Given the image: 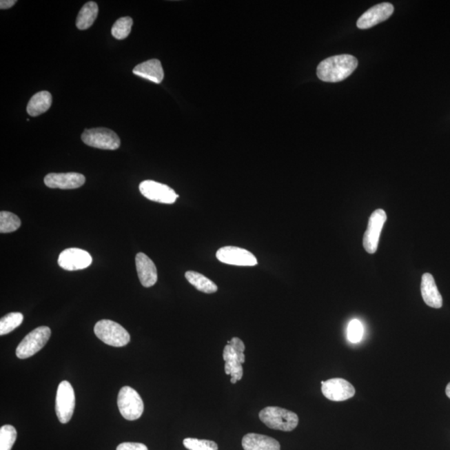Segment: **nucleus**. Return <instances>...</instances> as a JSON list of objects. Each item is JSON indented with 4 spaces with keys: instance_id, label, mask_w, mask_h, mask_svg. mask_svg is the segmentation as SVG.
<instances>
[{
    "instance_id": "dca6fc26",
    "label": "nucleus",
    "mask_w": 450,
    "mask_h": 450,
    "mask_svg": "<svg viewBox=\"0 0 450 450\" xmlns=\"http://www.w3.org/2000/svg\"><path fill=\"white\" fill-rule=\"evenodd\" d=\"M421 294L425 304L429 307L440 309L443 305V298L432 274L425 273L422 276Z\"/></svg>"
},
{
    "instance_id": "b1692460",
    "label": "nucleus",
    "mask_w": 450,
    "mask_h": 450,
    "mask_svg": "<svg viewBox=\"0 0 450 450\" xmlns=\"http://www.w3.org/2000/svg\"><path fill=\"white\" fill-rule=\"evenodd\" d=\"M17 438L14 426L6 425L0 428V450H11Z\"/></svg>"
},
{
    "instance_id": "aec40b11",
    "label": "nucleus",
    "mask_w": 450,
    "mask_h": 450,
    "mask_svg": "<svg viewBox=\"0 0 450 450\" xmlns=\"http://www.w3.org/2000/svg\"><path fill=\"white\" fill-rule=\"evenodd\" d=\"M99 14V7L96 3L91 1L82 7L77 16L76 26L79 30H85L93 25Z\"/></svg>"
},
{
    "instance_id": "f8f14e48",
    "label": "nucleus",
    "mask_w": 450,
    "mask_h": 450,
    "mask_svg": "<svg viewBox=\"0 0 450 450\" xmlns=\"http://www.w3.org/2000/svg\"><path fill=\"white\" fill-rule=\"evenodd\" d=\"M322 393L328 400L341 402L350 399L356 394V389L346 380L334 378L322 385Z\"/></svg>"
},
{
    "instance_id": "f257e3e1",
    "label": "nucleus",
    "mask_w": 450,
    "mask_h": 450,
    "mask_svg": "<svg viewBox=\"0 0 450 450\" xmlns=\"http://www.w3.org/2000/svg\"><path fill=\"white\" fill-rule=\"evenodd\" d=\"M357 66L358 61L352 55H336L325 59L318 65L317 75L322 81L340 82L351 75Z\"/></svg>"
},
{
    "instance_id": "6ab92c4d",
    "label": "nucleus",
    "mask_w": 450,
    "mask_h": 450,
    "mask_svg": "<svg viewBox=\"0 0 450 450\" xmlns=\"http://www.w3.org/2000/svg\"><path fill=\"white\" fill-rule=\"evenodd\" d=\"M52 105V95L48 91H41L30 99L27 112L32 117L39 116L49 110Z\"/></svg>"
},
{
    "instance_id": "cd10ccee",
    "label": "nucleus",
    "mask_w": 450,
    "mask_h": 450,
    "mask_svg": "<svg viewBox=\"0 0 450 450\" xmlns=\"http://www.w3.org/2000/svg\"><path fill=\"white\" fill-rule=\"evenodd\" d=\"M116 450H149L145 444L141 443H122L119 444Z\"/></svg>"
},
{
    "instance_id": "2eb2a0df",
    "label": "nucleus",
    "mask_w": 450,
    "mask_h": 450,
    "mask_svg": "<svg viewBox=\"0 0 450 450\" xmlns=\"http://www.w3.org/2000/svg\"><path fill=\"white\" fill-rule=\"evenodd\" d=\"M135 264L141 285L145 288L154 286L158 280L156 266L145 254L139 253L135 257Z\"/></svg>"
},
{
    "instance_id": "0eeeda50",
    "label": "nucleus",
    "mask_w": 450,
    "mask_h": 450,
    "mask_svg": "<svg viewBox=\"0 0 450 450\" xmlns=\"http://www.w3.org/2000/svg\"><path fill=\"white\" fill-rule=\"evenodd\" d=\"M75 408L74 390L70 382L62 381L59 384L57 394V415L59 422L67 424L70 422Z\"/></svg>"
},
{
    "instance_id": "a211bd4d",
    "label": "nucleus",
    "mask_w": 450,
    "mask_h": 450,
    "mask_svg": "<svg viewBox=\"0 0 450 450\" xmlns=\"http://www.w3.org/2000/svg\"><path fill=\"white\" fill-rule=\"evenodd\" d=\"M133 73L139 77L148 79L155 83H161L165 77L164 70L158 59H150L139 63L133 70Z\"/></svg>"
},
{
    "instance_id": "423d86ee",
    "label": "nucleus",
    "mask_w": 450,
    "mask_h": 450,
    "mask_svg": "<svg viewBox=\"0 0 450 450\" xmlns=\"http://www.w3.org/2000/svg\"><path fill=\"white\" fill-rule=\"evenodd\" d=\"M81 139L87 145L105 150H117L121 143L118 135L106 128L86 130Z\"/></svg>"
},
{
    "instance_id": "39448f33",
    "label": "nucleus",
    "mask_w": 450,
    "mask_h": 450,
    "mask_svg": "<svg viewBox=\"0 0 450 450\" xmlns=\"http://www.w3.org/2000/svg\"><path fill=\"white\" fill-rule=\"evenodd\" d=\"M51 336V330L47 326H41L23 338L16 349V356L21 360L34 356L45 347Z\"/></svg>"
},
{
    "instance_id": "5701e85b",
    "label": "nucleus",
    "mask_w": 450,
    "mask_h": 450,
    "mask_svg": "<svg viewBox=\"0 0 450 450\" xmlns=\"http://www.w3.org/2000/svg\"><path fill=\"white\" fill-rule=\"evenodd\" d=\"M21 221L17 215L13 213L1 211L0 213V232L2 234L12 233L19 229Z\"/></svg>"
},
{
    "instance_id": "bb28decb",
    "label": "nucleus",
    "mask_w": 450,
    "mask_h": 450,
    "mask_svg": "<svg viewBox=\"0 0 450 450\" xmlns=\"http://www.w3.org/2000/svg\"><path fill=\"white\" fill-rule=\"evenodd\" d=\"M364 334V327L362 323L358 320L350 321L347 329L348 340L351 343H358L362 340Z\"/></svg>"
},
{
    "instance_id": "20e7f679",
    "label": "nucleus",
    "mask_w": 450,
    "mask_h": 450,
    "mask_svg": "<svg viewBox=\"0 0 450 450\" xmlns=\"http://www.w3.org/2000/svg\"><path fill=\"white\" fill-rule=\"evenodd\" d=\"M118 406L121 416L130 421L139 419L145 409L142 398L136 390L130 386H125L119 391Z\"/></svg>"
},
{
    "instance_id": "393cba45",
    "label": "nucleus",
    "mask_w": 450,
    "mask_h": 450,
    "mask_svg": "<svg viewBox=\"0 0 450 450\" xmlns=\"http://www.w3.org/2000/svg\"><path fill=\"white\" fill-rule=\"evenodd\" d=\"M133 25V19L130 17H123L119 19L112 27V34L115 39H125L131 33V28Z\"/></svg>"
},
{
    "instance_id": "4468645a",
    "label": "nucleus",
    "mask_w": 450,
    "mask_h": 450,
    "mask_svg": "<svg viewBox=\"0 0 450 450\" xmlns=\"http://www.w3.org/2000/svg\"><path fill=\"white\" fill-rule=\"evenodd\" d=\"M85 177L74 172L51 173L45 178V184L51 189L74 190L85 185Z\"/></svg>"
},
{
    "instance_id": "4be33fe9",
    "label": "nucleus",
    "mask_w": 450,
    "mask_h": 450,
    "mask_svg": "<svg viewBox=\"0 0 450 450\" xmlns=\"http://www.w3.org/2000/svg\"><path fill=\"white\" fill-rule=\"evenodd\" d=\"M23 321V316L21 313L13 312L6 314L0 320V336H6L15 329H17Z\"/></svg>"
},
{
    "instance_id": "6e6552de",
    "label": "nucleus",
    "mask_w": 450,
    "mask_h": 450,
    "mask_svg": "<svg viewBox=\"0 0 450 450\" xmlns=\"http://www.w3.org/2000/svg\"><path fill=\"white\" fill-rule=\"evenodd\" d=\"M387 221V215L383 209H377L369 218L368 228L366 229L363 245L366 252L374 254L379 246L381 231Z\"/></svg>"
},
{
    "instance_id": "1a4fd4ad",
    "label": "nucleus",
    "mask_w": 450,
    "mask_h": 450,
    "mask_svg": "<svg viewBox=\"0 0 450 450\" xmlns=\"http://www.w3.org/2000/svg\"><path fill=\"white\" fill-rule=\"evenodd\" d=\"M139 191L148 200L161 204H174L178 198V195L170 187L153 181L141 183Z\"/></svg>"
},
{
    "instance_id": "c85d7f7f",
    "label": "nucleus",
    "mask_w": 450,
    "mask_h": 450,
    "mask_svg": "<svg viewBox=\"0 0 450 450\" xmlns=\"http://www.w3.org/2000/svg\"><path fill=\"white\" fill-rule=\"evenodd\" d=\"M16 3L15 0H1L0 1V9L1 10H8L10 9L12 6H14Z\"/></svg>"
},
{
    "instance_id": "f03ea898",
    "label": "nucleus",
    "mask_w": 450,
    "mask_h": 450,
    "mask_svg": "<svg viewBox=\"0 0 450 450\" xmlns=\"http://www.w3.org/2000/svg\"><path fill=\"white\" fill-rule=\"evenodd\" d=\"M258 417L269 428L285 432L293 431L298 425V417L296 413L274 406L263 409Z\"/></svg>"
},
{
    "instance_id": "412c9836",
    "label": "nucleus",
    "mask_w": 450,
    "mask_h": 450,
    "mask_svg": "<svg viewBox=\"0 0 450 450\" xmlns=\"http://www.w3.org/2000/svg\"><path fill=\"white\" fill-rule=\"evenodd\" d=\"M185 278L190 284L195 287L198 292L205 294H214L218 292V286L209 278L200 273L187 272Z\"/></svg>"
},
{
    "instance_id": "9d476101",
    "label": "nucleus",
    "mask_w": 450,
    "mask_h": 450,
    "mask_svg": "<svg viewBox=\"0 0 450 450\" xmlns=\"http://www.w3.org/2000/svg\"><path fill=\"white\" fill-rule=\"evenodd\" d=\"M218 260L224 264L236 266H256L258 260L249 251L234 246H226L216 253Z\"/></svg>"
},
{
    "instance_id": "ddd939ff",
    "label": "nucleus",
    "mask_w": 450,
    "mask_h": 450,
    "mask_svg": "<svg viewBox=\"0 0 450 450\" xmlns=\"http://www.w3.org/2000/svg\"><path fill=\"white\" fill-rule=\"evenodd\" d=\"M393 6L389 3H382L366 11L357 22L360 30H367L387 21L393 13Z\"/></svg>"
},
{
    "instance_id": "a878e982",
    "label": "nucleus",
    "mask_w": 450,
    "mask_h": 450,
    "mask_svg": "<svg viewBox=\"0 0 450 450\" xmlns=\"http://www.w3.org/2000/svg\"><path fill=\"white\" fill-rule=\"evenodd\" d=\"M185 447L189 450H218V444L212 440H198L186 438L183 441Z\"/></svg>"
},
{
    "instance_id": "f3484780",
    "label": "nucleus",
    "mask_w": 450,
    "mask_h": 450,
    "mask_svg": "<svg viewBox=\"0 0 450 450\" xmlns=\"http://www.w3.org/2000/svg\"><path fill=\"white\" fill-rule=\"evenodd\" d=\"M242 446L245 450H280V444L276 440L254 433H247L243 438Z\"/></svg>"
},
{
    "instance_id": "9b49d317",
    "label": "nucleus",
    "mask_w": 450,
    "mask_h": 450,
    "mask_svg": "<svg viewBox=\"0 0 450 450\" xmlns=\"http://www.w3.org/2000/svg\"><path fill=\"white\" fill-rule=\"evenodd\" d=\"M92 257L87 251L70 248L62 251L58 258L59 265L68 272L85 269L92 264Z\"/></svg>"
},
{
    "instance_id": "c756f323",
    "label": "nucleus",
    "mask_w": 450,
    "mask_h": 450,
    "mask_svg": "<svg viewBox=\"0 0 450 450\" xmlns=\"http://www.w3.org/2000/svg\"><path fill=\"white\" fill-rule=\"evenodd\" d=\"M446 396H447L450 399V383L447 385L445 389Z\"/></svg>"
},
{
    "instance_id": "7ed1b4c3",
    "label": "nucleus",
    "mask_w": 450,
    "mask_h": 450,
    "mask_svg": "<svg viewBox=\"0 0 450 450\" xmlns=\"http://www.w3.org/2000/svg\"><path fill=\"white\" fill-rule=\"evenodd\" d=\"M94 334L103 343L113 347H123L130 343L128 331L118 323L110 320H99L94 326Z\"/></svg>"
}]
</instances>
